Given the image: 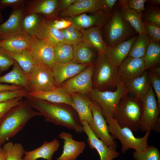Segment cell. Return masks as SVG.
Segmentation results:
<instances>
[{
    "mask_svg": "<svg viewBox=\"0 0 160 160\" xmlns=\"http://www.w3.org/2000/svg\"><path fill=\"white\" fill-rule=\"evenodd\" d=\"M150 39L146 33L139 34L132 43L127 57L144 58Z\"/></svg>",
    "mask_w": 160,
    "mask_h": 160,
    "instance_id": "obj_32",
    "label": "cell"
},
{
    "mask_svg": "<svg viewBox=\"0 0 160 160\" xmlns=\"http://www.w3.org/2000/svg\"><path fill=\"white\" fill-rule=\"evenodd\" d=\"M26 96L52 103L65 104L73 107L72 95L59 86L47 92L28 93Z\"/></svg>",
    "mask_w": 160,
    "mask_h": 160,
    "instance_id": "obj_22",
    "label": "cell"
},
{
    "mask_svg": "<svg viewBox=\"0 0 160 160\" xmlns=\"http://www.w3.org/2000/svg\"><path fill=\"white\" fill-rule=\"evenodd\" d=\"M143 23L145 32L150 39L160 42V25L148 22Z\"/></svg>",
    "mask_w": 160,
    "mask_h": 160,
    "instance_id": "obj_40",
    "label": "cell"
},
{
    "mask_svg": "<svg viewBox=\"0 0 160 160\" xmlns=\"http://www.w3.org/2000/svg\"><path fill=\"white\" fill-rule=\"evenodd\" d=\"M65 29L70 35L73 46L82 41V34L80 31L72 25Z\"/></svg>",
    "mask_w": 160,
    "mask_h": 160,
    "instance_id": "obj_47",
    "label": "cell"
},
{
    "mask_svg": "<svg viewBox=\"0 0 160 160\" xmlns=\"http://www.w3.org/2000/svg\"><path fill=\"white\" fill-rule=\"evenodd\" d=\"M23 88L17 85L0 84V91L15 90Z\"/></svg>",
    "mask_w": 160,
    "mask_h": 160,
    "instance_id": "obj_51",
    "label": "cell"
},
{
    "mask_svg": "<svg viewBox=\"0 0 160 160\" xmlns=\"http://www.w3.org/2000/svg\"><path fill=\"white\" fill-rule=\"evenodd\" d=\"M118 70L120 80L124 83L138 77L146 70L144 58L127 57Z\"/></svg>",
    "mask_w": 160,
    "mask_h": 160,
    "instance_id": "obj_15",
    "label": "cell"
},
{
    "mask_svg": "<svg viewBox=\"0 0 160 160\" xmlns=\"http://www.w3.org/2000/svg\"><path fill=\"white\" fill-rule=\"evenodd\" d=\"M118 68L105 54H98L92 75L93 89L104 91L116 89L121 82Z\"/></svg>",
    "mask_w": 160,
    "mask_h": 160,
    "instance_id": "obj_3",
    "label": "cell"
},
{
    "mask_svg": "<svg viewBox=\"0 0 160 160\" xmlns=\"http://www.w3.org/2000/svg\"><path fill=\"white\" fill-rule=\"evenodd\" d=\"M101 28L95 27L80 31L82 41L96 51L98 54H105L107 46L102 35Z\"/></svg>",
    "mask_w": 160,
    "mask_h": 160,
    "instance_id": "obj_25",
    "label": "cell"
},
{
    "mask_svg": "<svg viewBox=\"0 0 160 160\" xmlns=\"http://www.w3.org/2000/svg\"><path fill=\"white\" fill-rule=\"evenodd\" d=\"M53 47L55 63H68L73 60V46L60 42L56 44Z\"/></svg>",
    "mask_w": 160,
    "mask_h": 160,
    "instance_id": "obj_35",
    "label": "cell"
},
{
    "mask_svg": "<svg viewBox=\"0 0 160 160\" xmlns=\"http://www.w3.org/2000/svg\"><path fill=\"white\" fill-rule=\"evenodd\" d=\"M60 146L59 141L57 139L50 142L45 141L39 147L30 151H25L24 160H36L42 158L46 160H52L53 154Z\"/></svg>",
    "mask_w": 160,
    "mask_h": 160,
    "instance_id": "obj_26",
    "label": "cell"
},
{
    "mask_svg": "<svg viewBox=\"0 0 160 160\" xmlns=\"http://www.w3.org/2000/svg\"><path fill=\"white\" fill-rule=\"evenodd\" d=\"M142 113L140 123V130L145 132L154 130L158 121L160 109L159 108L152 85L142 101Z\"/></svg>",
    "mask_w": 160,
    "mask_h": 160,
    "instance_id": "obj_9",
    "label": "cell"
},
{
    "mask_svg": "<svg viewBox=\"0 0 160 160\" xmlns=\"http://www.w3.org/2000/svg\"><path fill=\"white\" fill-rule=\"evenodd\" d=\"M44 17L49 25L58 30L66 28L72 25L71 23L65 18L57 17Z\"/></svg>",
    "mask_w": 160,
    "mask_h": 160,
    "instance_id": "obj_41",
    "label": "cell"
},
{
    "mask_svg": "<svg viewBox=\"0 0 160 160\" xmlns=\"http://www.w3.org/2000/svg\"><path fill=\"white\" fill-rule=\"evenodd\" d=\"M151 4L153 5H160V0H150L147 1Z\"/></svg>",
    "mask_w": 160,
    "mask_h": 160,
    "instance_id": "obj_55",
    "label": "cell"
},
{
    "mask_svg": "<svg viewBox=\"0 0 160 160\" xmlns=\"http://www.w3.org/2000/svg\"><path fill=\"white\" fill-rule=\"evenodd\" d=\"M148 70H149V72H151L154 75L160 78V66H156Z\"/></svg>",
    "mask_w": 160,
    "mask_h": 160,
    "instance_id": "obj_53",
    "label": "cell"
},
{
    "mask_svg": "<svg viewBox=\"0 0 160 160\" xmlns=\"http://www.w3.org/2000/svg\"><path fill=\"white\" fill-rule=\"evenodd\" d=\"M40 116L26 99L11 109L0 119V147L20 131L31 119Z\"/></svg>",
    "mask_w": 160,
    "mask_h": 160,
    "instance_id": "obj_2",
    "label": "cell"
},
{
    "mask_svg": "<svg viewBox=\"0 0 160 160\" xmlns=\"http://www.w3.org/2000/svg\"><path fill=\"white\" fill-rule=\"evenodd\" d=\"M61 31H62L63 33L64 42L67 44L72 46L70 35L66 29L62 30Z\"/></svg>",
    "mask_w": 160,
    "mask_h": 160,
    "instance_id": "obj_52",
    "label": "cell"
},
{
    "mask_svg": "<svg viewBox=\"0 0 160 160\" xmlns=\"http://www.w3.org/2000/svg\"><path fill=\"white\" fill-rule=\"evenodd\" d=\"M43 17L41 15L37 13H31L25 15L22 21L23 31L31 36L36 37Z\"/></svg>",
    "mask_w": 160,
    "mask_h": 160,
    "instance_id": "obj_36",
    "label": "cell"
},
{
    "mask_svg": "<svg viewBox=\"0 0 160 160\" xmlns=\"http://www.w3.org/2000/svg\"><path fill=\"white\" fill-rule=\"evenodd\" d=\"M26 0H0V10L8 7L14 9L25 5Z\"/></svg>",
    "mask_w": 160,
    "mask_h": 160,
    "instance_id": "obj_48",
    "label": "cell"
},
{
    "mask_svg": "<svg viewBox=\"0 0 160 160\" xmlns=\"http://www.w3.org/2000/svg\"><path fill=\"white\" fill-rule=\"evenodd\" d=\"M59 137L63 140L64 145L62 154L56 160H76L84 151L85 143L74 140L71 134L63 132L60 133Z\"/></svg>",
    "mask_w": 160,
    "mask_h": 160,
    "instance_id": "obj_17",
    "label": "cell"
},
{
    "mask_svg": "<svg viewBox=\"0 0 160 160\" xmlns=\"http://www.w3.org/2000/svg\"><path fill=\"white\" fill-rule=\"evenodd\" d=\"M146 70L157 66L160 62V43L150 39L144 57Z\"/></svg>",
    "mask_w": 160,
    "mask_h": 160,
    "instance_id": "obj_33",
    "label": "cell"
},
{
    "mask_svg": "<svg viewBox=\"0 0 160 160\" xmlns=\"http://www.w3.org/2000/svg\"><path fill=\"white\" fill-rule=\"evenodd\" d=\"M95 50L81 41L73 46V58L70 62L78 64L94 63L97 57Z\"/></svg>",
    "mask_w": 160,
    "mask_h": 160,
    "instance_id": "obj_28",
    "label": "cell"
},
{
    "mask_svg": "<svg viewBox=\"0 0 160 160\" xmlns=\"http://www.w3.org/2000/svg\"><path fill=\"white\" fill-rule=\"evenodd\" d=\"M58 0H27L25 4V15L37 13L45 17H59L57 11Z\"/></svg>",
    "mask_w": 160,
    "mask_h": 160,
    "instance_id": "obj_19",
    "label": "cell"
},
{
    "mask_svg": "<svg viewBox=\"0 0 160 160\" xmlns=\"http://www.w3.org/2000/svg\"><path fill=\"white\" fill-rule=\"evenodd\" d=\"M117 7L123 20L130 24L138 34L145 33L141 12L118 4Z\"/></svg>",
    "mask_w": 160,
    "mask_h": 160,
    "instance_id": "obj_31",
    "label": "cell"
},
{
    "mask_svg": "<svg viewBox=\"0 0 160 160\" xmlns=\"http://www.w3.org/2000/svg\"><path fill=\"white\" fill-rule=\"evenodd\" d=\"M2 148L5 153L4 160H24L25 151L20 143L10 141L5 143Z\"/></svg>",
    "mask_w": 160,
    "mask_h": 160,
    "instance_id": "obj_37",
    "label": "cell"
},
{
    "mask_svg": "<svg viewBox=\"0 0 160 160\" xmlns=\"http://www.w3.org/2000/svg\"><path fill=\"white\" fill-rule=\"evenodd\" d=\"M13 65L10 71L0 76V83H7L17 85L28 90L27 74L15 60Z\"/></svg>",
    "mask_w": 160,
    "mask_h": 160,
    "instance_id": "obj_30",
    "label": "cell"
},
{
    "mask_svg": "<svg viewBox=\"0 0 160 160\" xmlns=\"http://www.w3.org/2000/svg\"><path fill=\"white\" fill-rule=\"evenodd\" d=\"M36 37L44 41L53 47L59 42H64L62 31L57 30L49 25L44 17L39 25Z\"/></svg>",
    "mask_w": 160,
    "mask_h": 160,
    "instance_id": "obj_29",
    "label": "cell"
},
{
    "mask_svg": "<svg viewBox=\"0 0 160 160\" xmlns=\"http://www.w3.org/2000/svg\"><path fill=\"white\" fill-rule=\"evenodd\" d=\"M107 122L109 133L113 139H118L122 145L121 151L124 153L129 148L136 151L145 150L148 146V140L151 130L145 132V135L141 137H136L132 131L129 129L121 128L116 120L110 117L105 118Z\"/></svg>",
    "mask_w": 160,
    "mask_h": 160,
    "instance_id": "obj_5",
    "label": "cell"
},
{
    "mask_svg": "<svg viewBox=\"0 0 160 160\" xmlns=\"http://www.w3.org/2000/svg\"><path fill=\"white\" fill-rule=\"evenodd\" d=\"M33 41V36L23 32L6 39L0 40V47L14 53L30 49Z\"/></svg>",
    "mask_w": 160,
    "mask_h": 160,
    "instance_id": "obj_21",
    "label": "cell"
},
{
    "mask_svg": "<svg viewBox=\"0 0 160 160\" xmlns=\"http://www.w3.org/2000/svg\"><path fill=\"white\" fill-rule=\"evenodd\" d=\"M71 95L73 108L77 112L81 122L86 121L90 126L93 122L91 108L93 101L86 94L75 92Z\"/></svg>",
    "mask_w": 160,
    "mask_h": 160,
    "instance_id": "obj_20",
    "label": "cell"
},
{
    "mask_svg": "<svg viewBox=\"0 0 160 160\" xmlns=\"http://www.w3.org/2000/svg\"><path fill=\"white\" fill-rule=\"evenodd\" d=\"M133 156L136 160H160V154L158 149L150 145L141 151H135Z\"/></svg>",
    "mask_w": 160,
    "mask_h": 160,
    "instance_id": "obj_38",
    "label": "cell"
},
{
    "mask_svg": "<svg viewBox=\"0 0 160 160\" xmlns=\"http://www.w3.org/2000/svg\"><path fill=\"white\" fill-rule=\"evenodd\" d=\"M124 84L128 93H131L135 98L142 101L151 85L148 70H146L140 76Z\"/></svg>",
    "mask_w": 160,
    "mask_h": 160,
    "instance_id": "obj_24",
    "label": "cell"
},
{
    "mask_svg": "<svg viewBox=\"0 0 160 160\" xmlns=\"http://www.w3.org/2000/svg\"><path fill=\"white\" fill-rule=\"evenodd\" d=\"M28 91L23 88L15 90L0 91V102L19 97H25Z\"/></svg>",
    "mask_w": 160,
    "mask_h": 160,
    "instance_id": "obj_42",
    "label": "cell"
},
{
    "mask_svg": "<svg viewBox=\"0 0 160 160\" xmlns=\"http://www.w3.org/2000/svg\"><path fill=\"white\" fill-rule=\"evenodd\" d=\"M128 93L124 83L121 81L115 91H101L93 89L88 95L100 106L105 118L108 117L113 119L120 100Z\"/></svg>",
    "mask_w": 160,
    "mask_h": 160,
    "instance_id": "obj_7",
    "label": "cell"
},
{
    "mask_svg": "<svg viewBox=\"0 0 160 160\" xmlns=\"http://www.w3.org/2000/svg\"><path fill=\"white\" fill-rule=\"evenodd\" d=\"M100 10H102L101 0H84L81 2L74 3L68 8L61 12L59 14V17H73L87 12L93 14Z\"/></svg>",
    "mask_w": 160,
    "mask_h": 160,
    "instance_id": "obj_23",
    "label": "cell"
},
{
    "mask_svg": "<svg viewBox=\"0 0 160 160\" xmlns=\"http://www.w3.org/2000/svg\"><path fill=\"white\" fill-rule=\"evenodd\" d=\"M27 76L28 93L47 92L57 87L52 69L36 65Z\"/></svg>",
    "mask_w": 160,
    "mask_h": 160,
    "instance_id": "obj_8",
    "label": "cell"
},
{
    "mask_svg": "<svg viewBox=\"0 0 160 160\" xmlns=\"http://www.w3.org/2000/svg\"><path fill=\"white\" fill-rule=\"evenodd\" d=\"M30 106L39 112L47 122L73 130L76 134L84 132V128L78 114L71 106L54 103L26 96Z\"/></svg>",
    "mask_w": 160,
    "mask_h": 160,
    "instance_id": "obj_1",
    "label": "cell"
},
{
    "mask_svg": "<svg viewBox=\"0 0 160 160\" xmlns=\"http://www.w3.org/2000/svg\"><path fill=\"white\" fill-rule=\"evenodd\" d=\"M142 108V101L126 96L120 100L113 119L121 127L137 132L140 130Z\"/></svg>",
    "mask_w": 160,
    "mask_h": 160,
    "instance_id": "obj_4",
    "label": "cell"
},
{
    "mask_svg": "<svg viewBox=\"0 0 160 160\" xmlns=\"http://www.w3.org/2000/svg\"><path fill=\"white\" fill-rule=\"evenodd\" d=\"M142 15L143 22H151L160 25V9L157 6H149Z\"/></svg>",
    "mask_w": 160,
    "mask_h": 160,
    "instance_id": "obj_39",
    "label": "cell"
},
{
    "mask_svg": "<svg viewBox=\"0 0 160 160\" xmlns=\"http://www.w3.org/2000/svg\"><path fill=\"white\" fill-rule=\"evenodd\" d=\"M7 51L27 74L36 65L34 59L28 50L19 53H14Z\"/></svg>",
    "mask_w": 160,
    "mask_h": 160,
    "instance_id": "obj_34",
    "label": "cell"
},
{
    "mask_svg": "<svg viewBox=\"0 0 160 160\" xmlns=\"http://www.w3.org/2000/svg\"><path fill=\"white\" fill-rule=\"evenodd\" d=\"M91 64L56 63L52 69L57 86L79 73Z\"/></svg>",
    "mask_w": 160,
    "mask_h": 160,
    "instance_id": "obj_18",
    "label": "cell"
},
{
    "mask_svg": "<svg viewBox=\"0 0 160 160\" xmlns=\"http://www.w3.org/2000/svg\"><path fill=\"white\" fill-rule=\"evenodd\" d=\"M5 153L2 148L0 147V160H4Z\"/></svg>",
    "mask_w": 160,
    "mask_h": 160,
    "instance_id": "obj_54",
    "label": "cell"
},
{
    "mask_svg": "<svg viewBox=\"0 0 160 160\" xmlns=\"http://www.w3.org/2000/svg\"><path fill=\"white\" fill-rule=\"evenodd\" d=\"M84 132L87 136V142L92 149H95L98 152L100 160H113L119 155L116 149L109 147L95 135L87 121H81Z\"/></svg>",
    "mask_w": 160,
    "mask_h": 160,
    "instance_id": "obj_16",
    "label": "cell"
},
{
    "mask_svg": "<svg viewBox=\"0 0 160 160\" xmlns=\"http://www.w3.org/2000/svg\"><path fill=\"white\" fill-rule=\"evenodd\" d=\"M15 61L7 51L0 47V75L8 70Z\"/></svg>",
    "mask_w": 160,
    "mask_h": 160,
    "instance_id": "obj_43",
    "label": "cell"
},
{
    "mask_svg": "<svg viewBox=\"0 0 160 160\" xmlns=\"http://www.w3.org/2000/svg\"><path fill=\"white\" fill-rule=\"evenodd\" d=\"M23 97H19L0 102V119L11 109L22 103Z\"/></svg>",
    "mask_w": 160,
    "mask_h": 160,
    "instance_id": "obj_44",
    "label": "cell"
},
{
    "mask_svg": "<svg viewBox=\"0 0 160 160\" xmlns=\"http://www.w3.org/2000/svg\"><path fill=\"white\" fill-rule=\"evenodd\" d=\"M3 17L0 11V25L3 23Z\"/></svg>",
    "mask_w": 160,
    "mask_h": 160,
    "instance_id": "obj_56",
    "label": "cell"
},
{
    "mask_svg": "<svg viewBox=\"0 0 160 160\" xmlns=\"http://www.w3.org/2000/svg\"><path fill=\"white\" fill-rule=\"evenodd\" d=\"M75 1V0H58L57 11L58 14L71 7L74 3Z\"/></svg>",
    "mask_w": 160,
    "mask_h": 160,
    "instance_id": "obj_50",
    "label": "cell"
},
{
    "mask_svg": "<svg viewBox=\"0 0 160 160\" xmlns=\"http://www.w3.org/2000/svg\"><path fill=\"white\" fill-rule=\"evenodd\" d=\"M94 66L95 63L90 64L81 72L66 80L59 87L71 94L78 92L88 95L93 89L92 77Z\"/></svg>",
    "mask_w": 160,
    "mask_h": 160,
    "instance_id": "obj_10",
    "label": "cell"
},
{
    "mask_svg": "<svg viewBox=\"0 0 160 160\" xmlns=\"http://www.w3.org/2000/svg\"><path fill=\"white\" fill-rule=\"evenodd\" d=\"M146 0H120L118 4L125 6L134 10L142 12L145 10V4Z\"/></svg>",
    "mask_w": 160,
    "mask_h": 160,
    "instance_id": "obj_45",
    "label": "cell"
},
{
    "mask_svg": "<svg viewBox=\"0 0 160 160\" xmlns=\"http://www.w3.org/2000/svg\"><path fill=\"white\" fill-rule=\"evenodd\" d=\"M25 4L13 9L8 19L0 25V40L7 39L23 32L22 24L25 15Z\"/></svg>",
    "mask_w": 160,
    "mask_h": 160,
    "instance_id": "obj_14",
    "label": "cell"
},
{
    "mask_svg": "<svg viewBox=\"0 0 160 160\" xmlns=\"http://www.w3.org/2000/svg\"><path fill=\"white\" fill-rule=\"evenodd\" d=\"M33 41L29 51L38 65L52 69L55 64L53 47L33 36Z\"/></svg>",
    "mask_w": 160,
    "mask_h": 160,
    "instance_id": "obj_13",
    "label": "cell"
},
{
    "mask_svg": "<svg viewBox=\"0 0 160 160\" xmlns=\"http://www.w3.org/2000/svg\"><path fill=\"white\" fill-rule=\"evenodd\" d=\"M104 26L105 27V42L109 47L129 39L136 32L129 23L123 20L117 7Z\"/></svg>",
    "mask_w": 160,
    "mask_h": 160,
    "instance_id": "obj_6",
    "label": "cell"
},
{
    "mask_svg": "<svg viewBox=\"0 0 160 160\" xmlns=\"http://www.w3.org/2000/svg\"><path fill=\"white\" fill-rule=\"evenodd\" d=\"M113 12L100 10L91 15L84 13L75 16L64 18L69 21L72 26L81 31L95 27L102 28L110 19Z\"/></svg>",
    "mask_w": 160,
    "mask_h": 160,
    "instance_id": "obj_12",
    "label": "cell"
},
{
    "mask_svg": "<svg viewBox=\"0 0 160 160\" xmlns=\"http://www.w3.org/2000/svg\"><path fill=\"white\" fill-rule=\"evenodd\" d=\"M117 0H101L102 9L104 11L112 12L114 7L118 2Z\"/></svg>",
    "mask_w": 160,
    "mask_h": 160,
    "instance_id": "obj_49",
    "label": "cell"
},
{
    "mask_svg": "<svg viewBox=\"0 0 160 160\" xmlns=\"http://www.w3.org/2000/svg\"><path fill=\"white\" fill-rule=\"evenodd\" d=\"M92 124L89 126L95 135L109 147L116 149L117 143L109 133L107 122L104 117L100 106L93 101L91 108Z\"/></svg>",
    "mask_w": 160,
    "mask_h": 160,
    "instance_id": "obj_11",
    "label": "cell"
},
{
    "mask_svg": "<svg viewBox=\"0 0 160 160\" xmlns=\"http://www.w3.org/2000/svg\"><path fill=\"white\" fill-rule=\"evenodd\" d=\"M137 36L135 35L113 47H107L105 54L118 67L127 57L131 45Z\"/></svg>",
    "mask_w": 160,
    "mask_h": 160,
    "instance_id": "obj_27",
    "label": "cell"
},
{
    "mask_svg": "<svg viewBox=\"0 0 160 160\" xmlns=\"http://www.w3.org/2000/svg\"><path fill=\"white\" fill-rule=\"evenodd\" d=\"M148 73L151 85L157 97L159 107L160 109V78L148 71Z\"/></svg>",
    "mask_w": 160,
    "mask_h": 160,
    "instance_id": "obj_46",
    "label": "cell"
}]
</instances>
